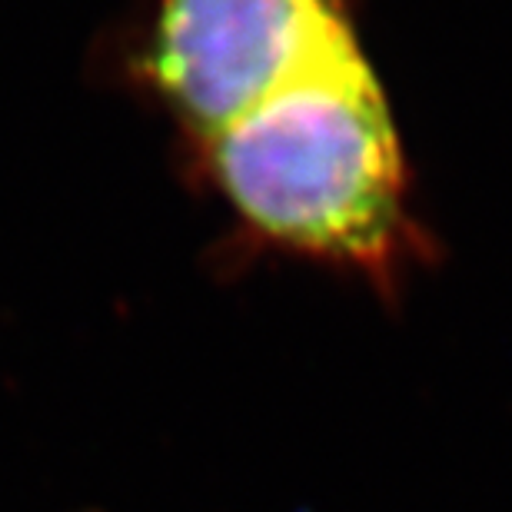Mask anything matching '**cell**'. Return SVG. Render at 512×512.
Wrapping results in <instances>:
<instances>
[{
	"mask_svg": "<svg viewBox=\"0 0 512 512\" xmlns=\"http://www.w3.org/2000/svg\"><path fill=\"white\" fill-rule=\"evenodd\" d=\"M200 153L233 217L266 250L353 273L386 300L429 256L403 133L356 27Z\"/></svg>",
	"mask_w": 512,
	"mask_h": 512,
	"instance_id": "6da1fadb",
	"label": "cell"
},
{
	"mask_svg": "<svg viewBox=\"0 0 512 512\" xmlns=\"http://www.w3.org/2000/svg\"><path fill=\"white\" fill-rule=\"evenodd\" d=\"M350 27L346 0H160L147 74L207 143Z\"/></svg>",
	"mask_w": 512,
	"mask_h": 512,
	"instance_id": "7a4b0ae2",
	"label": "cell"
}]
</instances>
